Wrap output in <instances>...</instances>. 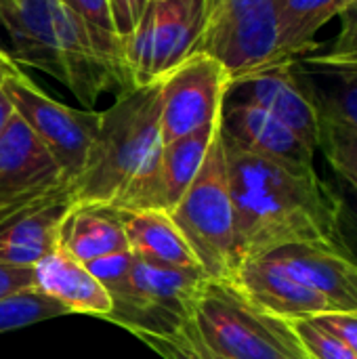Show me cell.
<instances>
[{
	"instance_id": "24",
	"label": "cell",
	"mask_w": 357,
	"mask_h": 359,
	"mask_svg": "<svg viewBox=\"0 0 357 359\" xmlns=\"http://www.w3.org/2000/svg\"><path fill=\"white\" fill-rule=\"evenodd\" d=\"M330 166L357 191V130L322 116V143Z\"/></svg>"
},
{
	"instance_id": "32",
	"label": "cell",
	"mask_w": 357,
	"mask_h": 359,
	"mask_svg": "<svg viewBox=\"0 0 357 359\" xmlns=\"http://www.w3.org/2000/svg\"><path fill=\"white\" fill-rule=\"evenodd\" d=\"M13 105H11V101H8V97L4 95V90H2V84H0V135H2V130L6 128V124H8V120L13 118Z\"/></svg>"
},
{
	"instance_id": "27",
	"label": "cell",
	"mask_w": 357,
	"mask_h": 359,
	"mask_svg": "<svg viewBox=\"0 0 357 359\" xmlns=\"http://www.w3.org/2000/svg\"><path fill=\"white\" fill-rule=\"evenodd\" d=\"M133 263H135L133 252L122 250V252H114V255L88 261L84 265L95 276V280L107 290V294L112 299H116V297H122L128 290V278H130Z\"/></svg>"
},
{
	"instance_id": "29",
	"label": "cell",
	"mask_w": 357,
	"mask_h": 359,
	"mask_svg": "<svg viewBox=\"0 0 357 359\" xmlns=\"http://www.w3.org/2000/svg\"><path fill=\"white\" fill-rule=\"evenodd\" d=\"M32 288H38L34 267L0 263V299L21 292V290H32Z\"/></svg>"
},
{
	"instance_id": "26",
	"label": "cell",
	"mask_w": 357,
	"mask_h": 359,
	"mask_svg": "<svg viewBox=\"0 0 357 359\" xmlns=\"http://www.w3.org/2000/svg\"><path fill=\"white\" fill-rule=\"evenodd\" d=\"M309 359H357V355L314 318L290 322Z\"/></svg>"
},
{
	"instance_id": "18",
	"label": "cell",
	"mask_w": 357,
	"mask_h": 359,
	"mask_svg": "<svg viewBox=\"0 0 357 359\" xmlns=\"http://www.w3.org/2000/svg\"><path fill=\"white\" fill-rule=\"evenodd\" d=\"M59 246L82 263L128 250L124 227L109 206H72L59 229Z\"/></svg>"
},
{
	"instance_id": "7",
	"label": "cell",
	"mask_w": 357,
	"mask_h": 359,
	"mask_svg": "<svg viewBox=\"0 0 357 359\" xmlns=\"http://www.w3.org/2000/svg\"><path fill=\"white\" fill-rule=\"evenodd\" d=\"M206 280L202 269L135 259L128 290L112 299V313L105 320L128 332H170L191 316V305Z\"/></svg>"
},
{
	"instance_id": "31",
	"label": "cell",
	"mask_w": 357,
	"mask_h": 359,
	"mask_svg": "<svg viewBox=\"0 0 357 359\" xmlns=\"http://www.w3.org/2000/svg\"><path fill=\"white\" fill-rule=\"evenodd\" d=\"M147 2L149 0H116L114 19H116V27H118V34L122 36V40L133 32V27L139 21V17L143 15Z\"/></svg>"
},
{
	"instance_id": "17",
	"label": "cell",
	"mask_w": 357,
	"mask_h": 359,
	"mask_svg": "<svg viewBox=\"0 0 357 359\" xmlns=\"http://www.w3.org/2000/svg\"><path fill=\"white\" fill-rule=\"evenodd\" d=\"M116 210V208H114ZM124 227L128 250L135 259L166 265V267H187L200 269L191 248L173 223L168 212H128L116 210Z\"/></svg>"
},
{
	"instance_id": "2",
	"label": "cell",
	"mask_w": 357,
	"mask_h": 359,
	"mask_svg": "<svg viewBox=\"0 0 357 359\" xmlns=\"http://www.w3.org/2000/svg\"><path fill=\"white\" fill-rule=\"evenodd\" d=\"M0 27L17 63L57 78L84 107L103 93L135 88L126 63L107 53L63 0H0Z\"/></svg>"
},
{
	"instance_id": "19",
	"label": "cell",
	"mask_w": 357,
	"mask_h": 359,
	"mask_svg": "<svg viewBox=\"0 0 357 359\" xmlns=\"http://www.w3.org/2000/svg\"><path fill=\"white\" fill-rule=\"evenodd\" d=\"M351 2L353 0H276L280 61H292L297 55L309 50L316 34Z\"/></svg>"
},
{
	"instance_id": "10",
	"label": "cell",
	"mask_w": 357,
	"mask_h": 359,
	"mask_svg": "<svg viewBox=\"0 0 357 359\" xmlns=\"http://www.w3.org/2000/svg\"><path fill=\"white\" fill-rule=\"evenodd\" d=\"M67 187L57 162L13 114L0 135V221Z\"/></svg>"
},
{
	"instance_id": "23",
	"label": "cell",
	"mask_w": 357,
	"mask_h": 359,
	"mask_svg": "<svg viewBox=\"0 0 357 359\" xmlns=\"http://www.w3.org/2000/svg\"><path fill=\"white\" fill-rule=\"evenodd\" d=\"M67 313L69 311L61 303L46 297L38 288L21 290L0 299V334L27 328Z\"/></svg>"
},
{
	"instance_id": "6",
	"label": "cell",
	"mask_w": 357,
	"mask_h": 359,
	"mask_svg": "<svg viewBox=\"0 0 357 359\" xmlns=\"http://www.w3.org/2000/svg\"><path fill=\"white\" fill-rule=\"evenodd\" d=\"M0 84L13 111L42 141L65 183L72 185L84 168L88 149L99 130L101 111L74 109L50 99L19 69V63L4 48H0Z\"/></svg>"
},
{
	"instance_id": "35",
	"label": "cell",
	"mask_w": 357,
	"mask_h": 359,
	"mask_svg": "<svg viewBox=\"0 0 357 359\" xmlns=\"http://www.w3.org/2000/svg\"><path fill=\"white\" fill-rule=\"evenodd\" d=\"M63 2H65V0H63Z\"/></svg>"
},
{
	"instance_id": "4",
	"label": "cell",
	"mask_w": 357,
	"mask_h": 359,
	"mask_svg": "<svg viewBox=\"0 0 357 359\" xmlns=\"http://www.w3.org/2000/svg\"><path fill=\"white\" fill-rule=\"evenodd\" d=\"M191 322L208 347L229 359H309L290 322L255 305L229 280H206Z\"/></svg>"
},
{
	"instance_id": "14",
	"label": "cell",
	"mask_w": 357,
	"mask_h": 359,
	"mask_svg": "<svg viewBox=\"0 0 357 359\" xmlns=\"http://www.w3.org/2000/svg\"><path fill=\"white\" fill-rule=\"evenodd\" d=\"M72 208L69 185L0 221V263H36L59 246V229Z\"/></svg>"
},
{
	"instance_id": "33",
	"label": "cell",
	"mask_w": 357,
	"mask_h": 359,
	"mask_svg": "<svg viewBox=\"0 0 357 359\" xmlns=\"http://www.w3.org/2000/svg\"><path fill=\"white\" fill-rule=\"evenodd\" d=\"M0 48H4V50H6V40H4V32H2V27H0Z\"/></svg>"
},
{
	"instance_id": "25",
	"label": "cell",
	"mask_w": 357,
	"mask_h": 359,
	"mask_svg": "<svg viewBox=\"0 0 357 359\" xmlns=\"http://www.w3.org/2000/svg\"><path fill=\"white\" fill-rule=\"evenodd\" d=\"M65 4H69V8H74L82 17V21L90 27V32L97 36V40L105 46L107 53L124 61L122 55L124 40L116 27L112 0H65Z\"/></svg>"
},
{
	"instance_id": "34",
	"label": "cell",
	"mask_w": 357,
	"mask_h": 359,
	"mask_svg": "<svg viewBox=\"0 0 357 359\" xmlns=\"http://www.w3.org/2000/svg\"><path fill=\"white\" fill-rule=\"evenodd\" d=\"M112 8H116V0H112Z\"/></svg>"
},
{
	"instance_id": "20",
	"label": "cell",
	"mask_w": 357,
	"mask_h": 359,
	"mask_svg": "<svg viewBox=\"0 0 357 359\" xmlns=\"http://www.w3.org/2000/svg\"><path fill=\"white\" fill-rule=\"evenodd\" d=\"M219 124H221V118L215 124L202 126L185 137H179L162 145V181H164L168 215L177 206V202L183 198L194 177L198 175L206 158V151L217 135Z\"/></svg>"
},
{
	"instance_id": "13",
	"label": "cell",
	"mask_w": 357,
	"mask_h": 359,
	"mask_svg": "<svg viewBox=\"0 0 357 359\" xmlns=\"http://www.w3.org/2000/svg\"><path fill=\"white\" fill-rule=\"evenodd\" d=\"M234 282L255 305L286 322L330 313V305L322 294L301 284L267 257L244 261Z\"/></svg>"
},
{
	"instance_id": "15",
	"label": "cell",
	"mask_w": 357,
	"mask_h": 359,
	"mask_svg": "<svg viewBox=\"0 0 357 359\" xmlns=\"http://www.w3.org/2000/svg\"><path fill=\"white\" fill-rule=\"evenodd\" d=\"M221 128L229 139L248 151L297 166H314L316 151L259 105L225 99Z\"/></svg>"
},
{
	"instance_id": "21",
	"label": "cell",
	"mask_w": 357,
	"mask_h": 359,
	"mask_svg": "<svg viewBox=\"0 0 357 359\" xmlns=\"http://www.w3.org/2000/svg\"><path fill=\"white\" fill-rule=\"evenodd\" d=\"M316 63L332 72L339 80L337 88L330 95L316 101L320 114L324 118H332L357 130V57H347V59L322 57Z\"/></svg>"
},
{
	"instance_id": "11",
	"label": "cell",
	"mask_w": 357,
	"mask_h": 359,
	"mask_svg": "<svg viewBox=\"0 0 357 359\" xmlns=\"http://www.w3.org/2000/svg\"><path fill=\"white\" fill-rule=\"evenodd\" d=\"M290 63L284 61L240 80L229 88L227 97L263 107L309 149L318 151L322 143V114L318 103L297 82Z\"/></svg>"
},
{
	"instance_id": "8",
	"label": "cell",
	"mask_w": 357,
	"mask_h": 359,
	"mask_svg": "<svg viewBox=\"0 0 357 359\" xmlns=\"http://www.w3.org/2000/svg\"><path fill=\"white\" fill-rule=\"evenodd\" d=\"M206 0H149L122 42L124 63L135 86L158 82L194 48Z\"/></svg>"
},
{
	"instance_id": "22",
	"label": "cell",
	"mask_w": 357,
	"mask_h": 359,
	"mask_svg": "<svg viewBox=\"0 0 357 359\" xmlns=\"http://www.w3.org/2000/svg\"><path fill=\"white\" fill-rule=\"evenodd\" d=\"M130 334L162 359H229L206 345V341L196 330L191 316L170 332L158 334V332L135 330Z\"/></svg>"
},
{
	"instance_id": "1",
	"label": "cell",
	"mask_w": 357,
	"mask_h": 359,
	"mask_svg": "<svg viewBox=\"0 0 357 359\" xmlns=\"http://www.w3.org/2000/svg\"><path fill=\"white\" fill-rule=\"evenodd\" d=\"M240 265L290 244L337 248L341 198L314 166L244 149L221 128Z\"/></svg>"
},
{
	"instance_id": "9",
	"label": "cell",
	"mask_w": 357,
	"mask_h": 359,
	"mask_svg": "<svg viewBox=\"0 0 357 359\" xmlns=\"http://www.w3.org/2000/svg\"><path fill=\"white\" fill-rule=\"evenodd\" d=\"M158 82L162 145L215 124L231 86L227 69L206 53H189Z\"/></svg>"
},
{
	"instance_id": "30",
	"label": "cell",
	"mask_w": 357,
	"mask_h": 359,
	"mask_svg": "<svg viewBox=\"0 0 357 359\" xmlns=\"http://www.w3.org/2000/svg\"><path fill=\"white\" fill-rule=\"evenodd\" d=\"M314 320L341 339L357 355V313H324Z\"/></svg>"
},
{
	"instance_id": "12",
	"label": "cell",
	"mask_w": 357,
	"mask_h": 359,
	"mask_svg": "<svg viewBox=\"0 0 357 359\" xmlns=\"http://www.w3.org/2000/svg\"><path fill=\"white\" fill-rule=\"evenodd\" d=\"M265 257L322 294L330 305V313H357V263L337 248L324 244H290Z\"/></svg>"
},
{
	"instance_id": "28",
	"label": "cell",
	"mask_w": 357,
	"mask_h": 359,
	"mask_svg": "<svg viewBox=\"0 0 357 359\" xmlns=\"http://www.w3.org/2000/svg\"><path fill=\"white\" fill-rule=\"evenodd\" d=\"M341 34L332 44V50H328L324 57L330 59H347L357 57V0H353L341 15Z\"/></svg>"
},
{
	"instance_id": "3",
	"label": "cell",
	"mask_w": 357,
	"mask_h": 359,
	"mask_svg": "<svg viewBox=\"0 0 357 359\" xmlns=\"http://www.w3.org/2000/svg\"><path fill=\"white\" fill-rule=\"evenodd\" d=\"M160 145V82L118 95L101 111L84 168L69 185L72 206H112Z\"/></svg>"
},
{
	"instance_id": "5",
	"label": "cell",
	"mask_w": 357,
	"mask_h": 359,
	"mask_svg": "<svg viewBox=\"0 0 357 359\" xmlns=\"http://www.w3.org/2000/svg\"><path fill=\"white\" fill-rule=\"evenodd\" d=\"M170 219L191 248L208 280L234 282L240 259L236 252L234 202L221 124L191 185L170 210Z\"/></svg>"
},
{
	"instance_id": "16",
	"label": "cell",
	"mask_w": 357,
	"mask_h": 359,
	"mask_svg": "<svg viewBox=\"0 0 357 359\" xmlns=\"http://www.w3.org/2000/svg\"><path fill=\"white\" fill-rule=\"evenodd\" d=\"M36 286L46 297L61 303L69 313H86L107 318L112 313V297L95 280L88 267L57 246L36 263Z\"/></svg>"
}]
</instances>
